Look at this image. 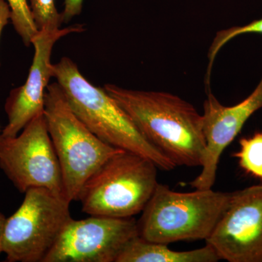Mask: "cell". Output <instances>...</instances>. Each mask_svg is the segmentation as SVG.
Returning <instances> with one entry per match:
<instances>
[{
    "mask_svg": "<svg viewBox=\"0 0 262 262\" xmlns=\"http://www.w3.org/2000/svg\"><path fill=\"white\" fill-rule=\"evenodd\" d=\"M9 5L10 20L15 32L21 38L24 44L29 47L32 45L33 37L38 32V29L33 19L32 12L27 0H5Z\"/></svg>",
    "mask_w": 262,
    "mask_h": 262,
    "instance_id": "5bb4252c",
    "label": "cell"
},
{
    "mask_svg": "<svg viewBox=\"0 0 262 262\" xmlns=\"http://www.w3.org/2000/svg\"><path fill=\"white\" fill-rule=\"evenodd\" d=\"M158 168L147 158L122 150L84 182L77 198L82 211L115 218L139 214L158 186Z\"/></svg>",
    "mask_w": 262,
    "mask_h": 262,
    "instance_id": "5b68a950",
    "label": "cell"
},
{
    "mask_svg": "<svg viewBox=\"0 0 262 262\" xmlns=\"http://www.w3.org/2000/svg\"><path fill=\"white\" fill-rule=\"evenodd\" d=\"M262 108V78L252 94L232 106H224L211 92L203 103V128L206 146L201 173L192 182L195 189H211L221 156L238 135L245 123Z\"/></svg>",
    "mask_w": 262,
    "mask_h": 262,
    "instance_id": "8fae6325",
    "label": "cell"
},
{
    "mask_svg": "<svg viewBox=\"0 0 262 262\" xmlns=\"http://www.w3.org/2000/svg\"><path fill=\"white\" fill-rule=\"evenodd\" d=\"M0 168L19 192L46 188L65 198L61 168L44 113L14 137L0 135Z\"/></svg>",
    "mask_w": 262,
    "mask_h": 262,
    "instance_id": "52a82bcc",
    "label": "cell"
},
{
    "mask_svg": "<svg viewBox=\"0 0 262 262\" xmlns=\"http://www.w3.org/2000/svg\"><path fill=\"white\" fill-rule=\"evenodd\" d=\"M217 253L209 245L187 251H173L168 245L149 242L137 236L129 242L117 262H215Z\"/></svg>",
    "mask_w": 262,
    "mask_h": 262,
    "instance_id": "7c38bea8",
    "label": "cell"
},
{
    "mask_svg": "<svg viewBox=\"0 0 262 262\" xmlns=\"http://www.w3.org/2000/svg\"><path fill=\"white\" fill-rule=\"evenodd\" d=\"M7 218L3 213L0 212V255L3 253V233H4V229L5 222Z\"/></svg>",
    "mask_w": 262,
    "mask_h": 262,
    "instance_id": "d6986e66",
    "label": "cell"
},
{
    "mask_svg": "<svg viewBox=\"0 0 262 262\" xmlns=\"http://www.w3.org/2000/svg\"><path fill=\"white\" fill-rule=\"evenodd\" d=\"M44 115L59 162L65 198L77 201L84 182L105 162L122 149L100 139L72 111L58 82L45 94Z\"/></svg>",
    "mask_w": 262,
    "mask_h": 262,
    "instance_id": "277c9868",
    "label": "cell"
},
{
    "mask_svg": "<svg viewBox=\"0 0 262 262\" xmlns=\"http://www.w3.org/2000/svg\"><path fill=\"white\" fill-rule=\"evenodd\" d=\"M250 33H256V34H262V18L259 20H255L245 25L244 27H234L232 28L221 30L215 34L214 39L209 52H208V59H209V65H208V74L210 75L212 65L219 52L225 45L229 42L231 39L241 35V34H250Z\"/></svg>",
    "mask_w": 262,
    "mask_h": 262,
    "instance_id": "2e32d148",
    "label": "cell"
},
{
    "mask_svg": "<svg viewBox=\"0 0 262 262\" xmlns=\"http://www.w3.org/2000/svg\"><path fill=\"white\" fill-rule=\"evenodd\" d=\"M230 196L231 193L211 189L178 192L158 183L137 221L138 234L149 242L167 245L206 241Z\"/></svg>",
    "mask_w": 262,
    "mask_h": 262,
    "instance_id": "3957f363",
    "label": "cell"
},
{
    "mask_svg": "<svg viewBox=\"0 0 262 262\" xmlns=\"http://www.w3.org/2000/svg\"><path fill=\"white\" fill-rule=\"evenodd\" d=\"M10 16L11 13L8 3L5 0H0V37L3 29L8 25L10 20Z\"/></svg>",
    "mask_w": 262,
    "mask_h": 262,
    "instance_id": "ac0fdd59",
    "label": "cell"
},
{
    "mask_svg": "<svg viewBox=\"0 0 262 262\" xmlns=\"http://www.w3.org/2000/svg\"><path fill=\"white\" fill-rule=\"evenodd\" d=\"M24 194L5 222L3 253L8 262H43L73 219L71 203L46 188H31Z\"/></svg>",
    "mask_w": 262,
    "mask_h": 262,
    "instance_id": "8992f818",
    "label": "cell"
},
{
    "mask_svg": "<svg viewBox=\"0 0 262 262\" xmlns=\"http://www.w3.org/2000/svg\"><path fill=\"white\" fill-rule=\"evenodd\" d=\"M84 31L82 25L38 31L33 37L34 58L25 83L12 90L5 103L8 123L0 132L3 137H14L34 117L44 113L45 94L52 74L51 56L55 44L62 37Z\"/></svg>",
    "mask_w": 262,
    "mask_h": 262,
    "instance_id": "30bf717a",
    "label": "cell"
},
{
    "mask_svg": "<svg viewBox=\"0 0 262 262\" xmlns=\"http://www.w3.org/2000/svg\"><path fill=\"white\" fill-rule=\"evenodd\" d=\"M206 242L220 260L262 262V184L231 193Z\"/></svg>",
    "mask_w": 262,
    "mask_h": 262,
    "instance_id": "9c48e42d",
    "label": "cell"
},
{
    "mask_svg": "<svg viewBox=\"0 0 262 262\" xmlns=\"http://www.w3.org/2000/svg\"><path fill=\"white\" fill-rule=\"evenodd\" d=\"M29 7L38 30L61 28V13L57 10L55 0H29Z\"/></svg>",
    "mask_w": 262,
    "mask_h": 262,
    "instance_id": "9a60e30c",
    "label": "cell"
},
{
    "mask_svg": "<svg viewBox=\"0 0 262 262\" xmlns=\"http://www.w3.org/2000/svg\"><path fill=\"white\" fill-rule=\"evenodd\" d=\"M52 74L76 116L106 144L152 161L160 170L177 167L146 140L121 106L101 88L82 75L75 62L63 57L52 65Z\"/></svg>",
    "mask_w": 262,
    "mask_h": 262,
    "instance_id": "7a4b0ae2",
    "label": "cell"
},
{
    "mask_svg": "<svg viewBox=\"0 0 262 262\" xmlns=\"http://www.w3.org/2000/svg\"><path fill=\"white\" fill-rule=\"evenodd\" d=\"M241 149L234 155L241 168L253 177L262 179V133L239 141Z\"/></svg>",
    "mask_w": 262,
    "mask_h": 262,
    "instance_id": "4fadbf2b",
    "label": "cell"
},
{
    "mask_svg": "<svg viewBox=\"0 0 262 262\" xmlns=\"http://www.w3.org/2000/svg\"><path fill=\"white\" fill-rule=\"evenodd\" d=\"M137 236L134 217L72 219L43 262H117L124 248Z\"/></svg>",
    "mask_w": 262,
    "mask_h": 262,
    "instance_id": "ba28073f",
    "label": "cell"
},
{
    "mask_svg": "<svg viewBox=\"0 0 262 262\" xmlns=\"http://www.w3.org/2000/svg\"><path fill=\"white\" fill-rule=\"evenodd\" d=\"M82 3L83 0H63L64 8L61 13L63 23H68L74 17L80 14Z\"/></svg>",
    "mask_w": 262,
    "mask_h": 262,
    "instance_id": "e0dca14e",
    "label": "cell"
},
{
    "mask_svg": "<svg viewBox=\"0 0 262 262\" xmlns=\"http://www.w3.org/2000/svg\"><path fill=\"white\" fill-rule=\"evenodd\" d=\"M103 89L143 136L177 166H201L206 146L203 115L192 103L163 91H137L106 84Z\"/></svg>",
    "mask_w": 262,
    "mask_h": 262,
    "instance_id": "6da1fadb",
    "label": "cell"
}]
</instances>
